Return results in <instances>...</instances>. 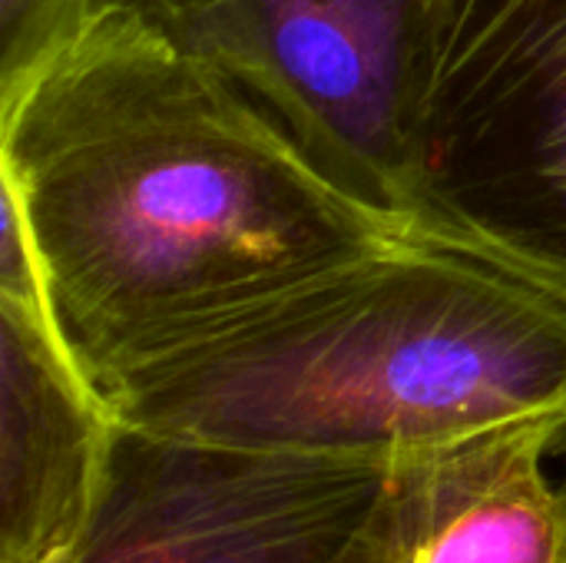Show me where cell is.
I'll list each match as a JSON object with an SVG mask.
<instances>
[{
  "instance_id": "obj_1",
  "label": "cell",
  "mask_w": 566,
  "mask_h": 563,
  "mask_svg": "<svg viewBox=\"0 0 566 563\" xmlns=\"http://www.w3.org/2000/svg\"><path fill=\"white\" fill-rule=\"evenodd\" d=\"M0 196L53 329L99 385L235 302L401 236L136 0L0 96Z\"/></svg>"
},
{
  "instance_id": "obj_2",
  "label": "cell",
  "mask_w": 566,
  "mask_h": 563,
  "mask_svg": "<svg viewBox=\"0 0 566 563\" xmlns=\"http://www.w3.org/2000/svg\"><path fill=\"white\" fill-rule=\"evenodd\" d=\"M99 395L119 425L153 435L391 461L566 415V302L401 236L206 315Z\"/></svg>"
},
{
  "instance_id": "obj_3",
  "label": "cell",
  "mask_w": 566,
  "mask_h": 563,
  "mask_svg": "<svg viewBox=\"0 0 566 563\" xmlns=\"http://www.w3.org/2000/svg\"><path fill=\"white\" fill-rule=\"evenodd\" d=\"M405 216L566 302V0H438Z\"/></svg>"
},
{
  "instance_id": "obj_4",
  "label": "cell",
  "mask_w": 566,
  "mask_h": 563,
  "mask_svg": "<svg viewBox=\"0 0 566 563\" xmlns=\"http://www.w3.org/2000/svg\"><path fill=\"white\" fill-rule=\"evenodd\" d=\"M136 3L232 80L328 179L408 222V143L438 0Z\"/></svg>"
},
{
  "instance_id": "obj_5",
  "label": "cell",
  "mask_w": 566,
  "mask_h": 563,
  "mask_svg": "<svg viewBox=\"0 0 566 563\" xmlns=\"http://www.w3.org/2000/svg\"><path fill=\"white\" fill-rule=\"evenodd\" d=\"M388 461L206 445L116 421L70 563H332Z\"/></svg>"
},
{
  "instance_id": "obj_6",
  "label": "cell",
  "mask_w": 566,
  "mask_h": 563,
  "mask_svg": "<svg viewBox=\"0 0 566 563\" xmlns=\"http://www.w3.org/2000/svg\"><path fill=\"white\" fill-rule=\"evenodd\" d=\"M566 415L504 421L395 455L332 563H566V484L544 465Z\"/></svg>"
},
{
  "instance_id": "obj_7",
  "label": "cell",
  "mask_w": 566,
  "mask_h": 563,
  "mask_svg": "<svg viewBox=\"0 0 566 563\" xmlns=\"http://www.w3.org/2000/svg\"><path fill=\"white\" fill-rule=\"evenodd\" d=\"M116 418L53 322L0 299V563H70Z\"/></svg>"
},
{
  "instance_id": "obj_8",
  "label": "cell",
  "mask_w": 566,
  "mask_h": 563,
  "mask_svg": "<svg viewBox=\"0 0 566 563\" xmlns=\"http://www.w3.org/2000/svg\"><path fill=\"white\" fill-rule=\"evenodd\" d=\"M99 0H0V96L46 63Z\"/></svg>"
}]
</instances>
